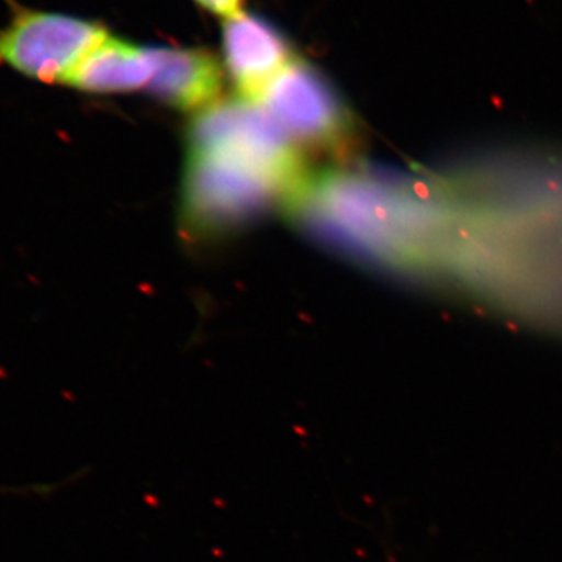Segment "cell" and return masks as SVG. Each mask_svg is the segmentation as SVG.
Segmentation results:
<instances>
[{"label":"cell","instance_id":"cell-1","mask_svg":"<svg viewBox=\"0 0 562 562\" xmlns=\"http://www.w3.org/2000/svg\"><path fill=\"white\" fill-rule=\"evenodd\" d=\"M183 224L211 236L247 224L271 206H286L308 171L283 140L239 125L188 149Z\"/></svg>","mask_w":562,"mask_h":562},{"label":"cell","instance_id":"cell-2","mask_svg":"<svg viewBox=\"0 0 562 562\" xmlns=\"http://www.w3.org/2000/svg\"><path fill=\"white\" fill-rule=\"evenodd\" d=\"M109 33L72 14L14 5L0 27V66L25 79L65 87L88 52Z\"/></svg>","mask_w":562,"mask_h":562},{"label":"cell","instance_id":"cell-3","mask_svg":"<svg viewBox=\"0 0 562 562\" xmlns=\"http://www.w3.org/2000/svg\"><path fill=\"white\" fill-rule=\"evenodd\" d=\"M258 103L299 150L338 154L349 140V110L310 63L292 58Z\"/></svg>","mask_w":562,"mask_h":562},{"label":"cell","instance_id":"cell-4","mask_svg":"<svg viewBox=\"0 0 562 562\" xmlns=\"http://www.w3.org/2000/svg\"><path fill=\"white\" fill-rule=\"evenodd\" d=\"M225 68L239 98L258 102L271 81L290 65L286 40L261 18L238 13L224 27Z\"/></svg>","mask_w":562,"mask_h":562},{"label":"cell","instance_id":"cell-5","mask_svg":"<svg viewBox=\"0 0 562 562\" xmlns=\"http://www.w3.org/2000/svg\"><path fill=\"white\" fill-rule=\"evenodd\" d=\"M149 91L179 110H205L216 103L222 91V70L205 50L149 49Z\"/></svg>","mask_w":562,"mask_h":562},{"label":"cell","instance_id":"cell-6","mask_svg":"<svg viewBox=\"0 0 562 562\" xmlns=\"http://www.w3.org/2000/svg\"><path fill=\"white\" fill-rule=\"evenodd\" d=\"M149 49L106 36L92 47L70 74L65 87L91 94L140 90L149 85Z\"/></svg>","mask_w":562,"mask_h":562},{"label":"cell","instance_id":"cell-7","mask_svg":"<svg viewBox=\"0 0 562 562\" xmlns=\"http://www.w3.org/2000/svg\"><path fill=\"white\" fill-rule=\"evenodd\" d=\"M203 9L221 16L233 18L241 13V0H195Z\"/></svg>","mask_w":562,"mask_h":562}]
</instances>
